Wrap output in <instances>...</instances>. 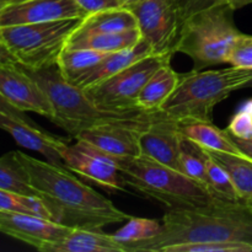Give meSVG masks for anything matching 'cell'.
Here are the masks:
<instances>
[{"instance_id":"obj_1","label":"cell","mask_w":252,"mask_h":252,"mask_svg":"<svg viewBox=\"0 0 252 252\" xmlns=\"http://www.w3.org/2000/svg\"><path fill=\"white\" fill-rule=\"evenodd\" d=\"M16 157L53 220L73 228L102 229L130 218L64 165L42 161L22 152H16Z\"/></svg>"},{"instance_id":"obj_2","label":"cell","mask_w":252,"mask_h":252,"mask_svg":"<svg viewBox=\"0 0 252 252\" xmlns=\"http://www.w3.org/2000/svg\"><path fill=\"white\" fill-rule=\"evenodd\" d=\"M161 224L159 235L129 246L128 252H162L177 244L208 241L252 245V213L241 203L216 202L206 207L167 209Z\"/></svg>"},{"instance_id":"obj_3","label":"cell","mask_w":252,"mask_h":252,"mask_svg":"<svg viewBox=\"0 0 252 252\" xmlns=\"http://www.w3.org/2000/svg\"><path fill=\"white\" fill-rule=\"evenodd\" d=\"M252 70L230 68L219 70H193L180 74L176 89L158 112L174 121L198 120L212 122L218 103L233 91L246 88Z\"/></svg>"},{"instance_id":"obj_4","label":"cell","mask_w":252,"mask_h":252,"mask_svg":"<svg viewBox=\"0 0 252 252\" xmlns=\"http://www.w3.org/2000/svg\"><path fill=\"white\" fill-rule=\"evenodd\" d=\"M126 185L167 209L194 208L216 203L208 189L179 170L139 155L118 159Z\"/></svg>"},{"instance_id":"obj_5","label":"cell","mask_w":252,"mask_h":252,"mask_svg":"<svg viewBox=\"0 0 252 252\" xmlns=\"http://www.w3.org/2000/svg\"><path fill=\"white\" fill-rule=\"evenodd\" d=\"M234 11L226 0H221L185 19L175 51L192 59L193 70L226 63L241 33L234 22Z\"/></svg>"},{"instance_id":"obj_6","label":"cell","mask_w":252,"mask_h":252,"mask_svg":"<svg viewBox=\"0 0 252 252\" xmlns=\"http://www.w3.org/2000/svg\"><path fill=\"white\" fill-rule=\"evenodd\" d=\"M20 66L34 79L48 97L53 107L54 125L65 130L71 138H75L81 130L103 121L133 117L145 112L135 111L128 113H115L100 110L88 97L85 91L65 80L58 64L41 69Z\"/></svg>"},{"instance_id":"obj_7","label":"cell","mask_w":252,"mask_h":252,"mask_svg":"<svg viewBox=\"0 0 252 252\" xmlns=\"http://www.w3.org/2000/svg\"><path fill=\"white\" fill-rule=\"evenodd\" d=\"M85 17L0 27V39L20 65L41 69L57 64L69 38Z\"/></svg>"},{"instance_id":"obj_8","label":"cell","mask_w":252,"mask_h":252,"mask_svg":"<svg viewBox=\"0 0 252 252\" xmlns=\"http://www.w3.org/2000/svg\"><path fill=\"white\" fill-rule=\"evenodd\" d=\"M170 61V57L153 53L139 59L98 85L84 91L94 105L102 111L115 113L140 111L135 106L140 90L155 70Z\"/></svg>"},{"instance_id":"obj_9","label":"cell","mask_w":252,"mask_h":252,"mask_svg":"<svg viewBox=\"0 0 252 252\" xmlns=\"http://www.w3.org/2000/svg\"><path fill=\"white\" fill-rule=\"evenodd\" d=\"M128 9L134 14L142 38L153 53L171 58L176 53L184 17L174 0H139Z\"/></svg>"},{"instance_id":"obj_10","label":"cell","mask_w":252,"mask_h":252,"mask_svg":"<svg viewBox=\"0 0 252 252\" xmlns=\"http://www.w3.org/2000/svg\"><path fill=\"white\" fill-rule=\"evenodd\" d=\"M152 117L153 112H142L133 117L103 121L81 130L75 139L117 159L137 158L140 155V135Z\"/></svg>"},{"instance_id":"obj_11","label":"cell","mask_w":252,"mask_h":252,"mask_svg":"<svg viewBox=\"0 0 252 252\" xmlns=\"http://www.w3.org/2000/svg\"><path fill=\"white\" fill-rule=\"evenodd\" d=\"M63 165L89 181L115 192H126L127 185L121 175L117 158L110 157L84 140H76L61 152Z\"/></svg>"},{"instance_id":"obj_12","label":"cell","mask_w":252,"mask_h":252,"mask_svg":"<svg viewBox=\"0 0 252 252\" xmlns=\"http://www.w3.org/2000/svg\"><path fill=\"white\" fill-rule=\"evenodd\" d=\"M73 226L43 217L19 212H0V233L47 252L73 231Z\"/></svg>"},{"instance_id":"obj_13","label":"cell","mask_w":252,"mask_h":252,"mask_svg":"<svg viewBox=\"0 0 252 252\" xmlns=\"http://www.w3.org/2000/svg\"><path fill=\"white\" fill-rule=\"evenodd\" d=\"M0 94L22 112L54 120L53 107L41 86L19 64L0 66Z\"/></svg>"},{"instance_id":"obj_14","label":"cell","mask_w":252,"mask_h":252,"mask_svg":"<svg viewBox=\"0 0 252 252\" xmlns=\"http://www.w3.org/2000/svg\"><path fill=\"white\" fill-rule=\"evenodd\" d=\"M182 139L177 121L170 120L158 111L153 112L149 125L140 135V155L180 171Z\"/></svg>"},{"instance_id":"obj_15","label":"cell","mask_w":252,"mask_h":252,"mask_svg":"<svg viewBox=\"0 0 252 252\" xmlns=\"http://www.w3.org/2000/svg\"><path fill=\"white\" fill-rule=\"evenodd\" d=\"M86 16L74 0H27L5 6L0 15V27Z\"/></svg>"},{"instance_id":"obj_16","label":"cell","mask_w":252,"mask_h":252,"mask_svg":"<svg viewBox=\"0 0 252 252\" xmlns=\"http://www.w3.org/2000/svg\"><path fill=\"white\" fill-rule=\"evenodd\" d=\"M0 129L9 133L20 147L39 153L47 161L63 164L61 152L66 143L44 132L38 126L22 122L0 111Z\"/></svg>"},{"instance_id":"obj_17","label":"cell","mask_w":252,"mask_h":252,"mask_svg":"<svg viewBox=\"0 0 252 252\" xmlns=\"http://www.w3.org/2000/svg\"><path fill=\"white\" fill-rule=\"evenodd\" d=\"M150 54H153L152 46L145 39L142 38L132 48L108 53L100 63H97L95 66L81 74L70 84L81 89V90H86V89L93 88V86H96L102 81L107 80L108 78L116 75L127 66L132 65L133 63L144 58V57L150 56Z\"/></svg>"},{"instance_id":"obj_18","label":"cell","mask_w":252,"mask_h":252,"mask_svg":"<svg viewBox=\"0 0 252 252\" xmlns=\"http://www.w3.org/2000/svg\"><path fill=\"white\" fill-rule=\"evenodd\" d=\"M179 130L182 137L187 138L191 142L212 150L228 154L246 157L238 145L234 142L233 137L228 132L217 127L212 122L198 120H182L177 121Z\"/></svg>"},{"instance_id":"obj_19","label":"cell","mask_w":252,"mask_h":252,"mask_svg":"<svg viewBox=\"0 0 252 252\" xmlns=\"http://www.w3.org/2000/svg\"><path fill=\"white\" fill-rule=\"evenodd\" d=\"M180 80V74L170 65V62L162 64L155 73L148 79L145 85L138 95L135 106L138 110L145 112H157L176 89Z\"/></svg>"},{"instance_id":"obj_20","label":"cell","mask_w":252,"mask_h":252,"mask_svg":"<svg viewBox=\"0 0 252 252\" xmlns=\"http://www.w3.org/2000/svg\"><path fill=\"white\" fill-rule=\"evenodd\" d=\"M47 252H127L126 246L118 243L113 234L101 229L74 228L61 243L54 244Z\"/></svg>"},{"instance_id":"obj_21","label":"cell","mask_w":252,"mask_h":252,"mask_svg":"<svg viewBox=\"0 0 252 252\" xmlns=\"http://www.w3.org/2000/svg\"><path fill=\"white\" fill-rule=\"evenodd\" d=\"M137 27V19L128 7H113L88 15L74 31V34L115 33Z\"/></svg>"},{"instance_id":"obj_22","label":"cell","mask_w":252,"mask_h":252,"mask_svg":"<svg viewBox=\"0 0 252 252\" xmlns=\"http://www.w3.org/2000/svg\"><path fill=\"white\" fill-rule=\"evenodd\" d=\"M142 39L139 29L127 30L115 33H88L71 34L66 48H85L112 53L122 49L132 48Z\"/></svg>"},{"instance_id":"obj_23","label":"cell","mask_w":252,"mask_h":252,"mask_svg":"<svg viewBox=\"0 0 252 252\" xmlns=\"http://www.w3.org/2000/svg\"><path fill=\"white\" fill-rule=\"evenodd\" d=\"M209 153L229 172L240 202L252 213V160L228 153Z\"/></svg>"},{"instance_id":"obj_24","label":"cell","mask_w":252,"mask_h":252,"mask_svg":"<svg viewBox=\"0 0 252 252\" xmlns=\"http://www.w3.org/2000/svg\"><path fill=\"white\" fill-rule=\"evenodd\" d=\"M201 150L206 166V186L212 197L223 203H241L229 172L212 157L208 149L201 147Z\"/></svg>"},{"instance_id":"obj_25","label":"cell","mask_w":252,"mask_h":252,"mask_svg":"<svg viewBox=\"0 0 252 252\" xmlns=\"http://www.w3.org/2000/svg\"><path fill=\"white\" fill-rule=\"evenodd\" d=\"M108 53L85 48H66L59 56L57 64L66 81L71 83L78 76L100 63Z\"/></svg>"},{"instance_id":"obj_26","label":"cell","mask_w":252,"mask_h":252,"mask_svg":"<svg viewBox=\"0 0 252 252\" xmlns=\"http://www.w3.org/2000/svg\"><path fill=\"white\" fill-rule=\"evenodd\" d=\"M0 189L24 196L37 197L36 191L30 185L26 172L17 159L16 152H9L0 157Z\"/></svg>"},{"instance_id":"obj_27","label":"cell","mask_w":252,"mask_h":252,"mask_svg":"<svg viewBox=\"0 0 252 252\" xmlns=\"http://www.w3.org/2000/svg\"><path fill=\"white\" fill-rule=\"evenodd\" d=\"M161 226V220L130 217L128 220H126L125 225L113 234V236L118 243L126 246V250L128 252L129 246L152 240L155 236L159 235Z\"/></svg>"},{"instance_id":"obj_28","label":"cell","mask_w":252,"mask_h":252,"mask_svg":"<svg viewBox=\"0 0 252 252\" xmlns=\"http://www.w3.org/2000/svg\"><path fill=\"white\" fill-rule=\"evenodd\" d=\"M0 212H19V213L32 214L53 220L51 212L48 211L42 199L1 189H0Z\"/></svg>"},{"instance_id":"obj_29","label":"cell","mask_w":252,"mask_h":252,"mask_svg":"<svg viewBox=\"0 0 252 252\" xmlns=\"http://www.w3.org/2000/svg\"><path fill=\"white\" fill-rule=\"evenodd\" d=\"M180 171L207 189L206 166L201 147L184 137L180 154Z\"/></svg>"},{"instance_id":"obj_30","label":"cell","mask_w":252,"mask_h":252,"mask_svg":"<svg viewBox=\"0 0 252 252\" xmlns=\"http://www.w3.org/2000/svg\"><path fill=\"white\" fill-rule=\"evenodd\" d=\"M252 245L236 241H208V243L177 244L167 246L162 252H251Z\"/></svg>"},{"instance_id":"obj_31","label":"cell","mask_w":252,"mask_h":252,"mask_svg":"<svg viewBox=\"0 0 252 252\" xmlns=\"http://www.w3.org/2000/svg\"><path fill=\"white\" fill-rule=\"evenodd\" d=\"M226 132L238 139H252V98L245 101L231 117Z\"/></svg>"},{"instance_id":"obj_32","label":"cell","mask_w":252,"mask_h":252,"mask_svg":"<svg viewBox=\"0 0 252 252\" xmlns=\"http://www.w3.org/2000/svg\"><path fill=\"white\" fill-rule=\"evenodd\" d=\"M226 64L234 68L252 70V36L240 33L234 42Z\"/></svg>"},{"instance_id":"obj_33","label":"cell","mask_w":252,"mask_h":252,"mask_svg":"<svg viewBox=\"0 0 252 252\" xmlns=\"http://www.w3.org/2000/svg\"><path fill=\"white\" fill-rule=\"evenodd\" d=\"M174 1L179 7L185 21V19H187L189 15L194 14L202 9H206V7L221 1V0H174Z\"/></svg>"},{"instance_id":"obj_34","label":"cell","mask_w":252,"mask_h":252,"mask_svg":"<svg viewBox=\"0 0 252 252\" xmlns=\"http://www.w3.org/2000/svg\"><path fill=\"white\" fill-rule=\"evenodd\" d=\"M74 1L85 11L86 15L113 9V7H122L117 0H74Z\"/></svg>"},{"instance_id":"obj_35","label":"cell","mask_w":252,"mask_h":252,"mask_svg":"<svg viewBox=\"0 0 252 252\" xmlns=\"http://www.w3.org/2000/svg\"><path fill=\"white\" fill-rule=\"evenodd\" d=\"M0 111L4 113H6V115L11 116V117L16 118V120L22 121V122H26V123H30V125L37 126L33 121L30 120V118L25 115V112H22V111H20L19 108L15 107L14 105H11V103H10L9 101H7L6 98L1 95V94H0Z\"/></svg>"},{"instance_id":"obj_36","label":"cell","mask_w":252,"mask_h":252,"mask_svg":"<svg viewBox=\"0 0 252 252\" xmlns=\"http://www.w3.org/2000/svg\"><path fill=\"white\" fill-rule=\"evenodd\" d=\"M19 64L17 59L14 54L10 52V49L5 46L4 42L0 39V66L2 65H16Z\"/></svg>"},{"instance_id":"obj_37","label":"cell","mask_w":252,"mask_h":252,"mask_svg":"<svg viewBox=\"0 0 252 252\" xmlns=\"http://www.w3.org/2000/svg\"><path fill=\"white\" fill-rule=\"evenodd\" d=\"M234 142L238 145L239 149L249 158V159L252 160V139H238V138H234Z\"/></svg>"},{"instance_id":"obj_38","label":"cell","mask_w":252,"mask_h":252,"mask_svg":"<svg viewBox=\"0 0 252 252\" xmlns=\"http://www.w3.org/2000/svg\"><path fill=\"white\" fill-rule=\"evenodd\" d=\"M226 1L234 10L241 9V7L246 6V5L252 4V0H226Z\"/></svg>"},{"instance_id":"obj_39","label":"cell","mask_w":252,"mask_h":252,"mask_svg":"<svg viewBox=\"0 0 252 252\" xmlns=\"http://www.w3.org/2000/svg\"><path fill=\"white\" fill-rule=\"evenodd\" d=\"M118 2L121 4V6L122 7H129L132 6L133 4H135V2H138L139 0H117Z\"/></svg>"},{"instance_id":"obj_40","label":"cell","mask_w":252,"mask_h":252,"mask_svg":"<svg viewBox=\"0 0 252 252\" xmlns=\"http://www.w3.org/2000/svg\"><path fill=\"white\" fill-rule=\"evenodd\" d=\"M1 4L5 6H9V5H14V4H20V2L27 1V0H0Z\"/></svg>"},{"instance_id":"obj_41","label":"cell","mask_w":252,"mask_h":252,"mask_svg":"<svg viewBox=\"0 0 252 252\" xmlns=\"http://www.w3.org/2000/svg\"><path fill=\"white\" fill-rule=\"evenodd\" d=\"M2 9H4V5H2V4H1V1H0V15H1Z\"/></svg>"},{"instance_id":"obj_42","label":"cell","mask_w":252,"mask_h":252,"mask_svg":"<svg viewBox=\"0 0 252 252\" xmlns=\"http://www.w3.org/2000/svg\"><path fill=\"white\" fill-rule=\"evenodd\" d=\"M246 88H252V79L250 80V83H249L248 85H246Z\"/></svg>"}]
</instances>
